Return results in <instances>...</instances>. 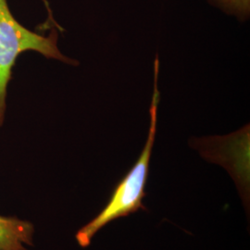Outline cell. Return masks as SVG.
<instances>
[{
  "mask_svg": "<svg viewBox=\"0 0 250 250\" xmlns=\"http://www.w3.org/2000/svg\"><path fill=\"white\" fill-rule=\"evenodd\" d=\"M57 28L47 36L37 34L21 24L9 9L8 0H0V127L5 123L8 87L19 56L35 51L47 59L67 64H77L64 56L58 47Z\"/></svg>",
  "mask_w": 250,
  "mask_h": 250,
  "instance_id": "obj_2",
  "label": "cell"
},
{
  "mask_svg": "<svg viewBox=\"0 0 250 250\" xmlns=\"http://www.w3.org/2000/svg\"><path fill=\"white\" fill-rule=\"evenodd\" d=\"M160 62L157 58L154 69V94L150 107V125L147 139L133 168L114 188L107 205L86 224L77 231L75 239L82 248H86L98 232L107 224L119 218L127 217L145 209L143 199L146 196V185L149 172V163L157 133L158 107L160 92L158 89Z\"/></svg>",
  "mask_w": 250,
  "mask_h": 250,
  "instance_id": "obj_1",
  "label": "cell"
},
{
  "mask_svg": "<svg viewBox=\"0 0 250 250\" xmlns=\"http://www.w3.org/2000/svg\"><path fill=\"white\" fill-rule=\"evenodd\" d=\"M239 138L236 145L232 149V135L228 137L229 148L226 149L222 143L221 138H210L214 146L208 139L199 140V144L196 147L206 159L212 162H218L225 167L230 172L240 194L242 202L248 213L250 212V150L245 147L250 146V131L244 129L239 131ZM249 148V147H248Z\"/></svg>",
  "mask_w": 250,
  "mask_h": 250,
  "instance_id": "obj_3",
  "label": "cell"
},
{
  "mask_svg": "<svg viewBox=\"0 0 250 250\" xmlns=\"http://www.w3.org/2000/svg\"><path fill=\"white\" fill-rule=\"evenodd\" d=\"M35 226L14 216L0 215V250H28L33 246Z\"/></svg>",
  "mask_w": 250,
  "mask_h": 250,
  "instance_id": "obj_4",
  "label": "cell"
},
{
  "mask_svg": "<svg viewBox=\"0 0 250 250\" xmlns=\"http://www.w3.org/2000/svg\"><path fill=\"white\" fill-rule=\"evenodd\" d=\"M225 12L234 15L240 20L249 18L250 0H208Z\"/></svg>",
  "mask_w": 250,
  "mask_h": 250,
  "instance_id": "obj_5",
  "label": "cell"
},
{
  "mask_svg": "<svg viewBox=\"0 0 250 250\" xmlns=\"http://www.w3.org/2000/svg\"><path fill=\"white\" fill-rule=\"evenodd\" d=\"M42 1L45 3V8L47 9V12H48V20H49V21H50V22H55V20H54L53 17H52L51 9L49 8V5H48L47 1H46V0H42Z\"/></svg>",
  "mask_w": 250,
  "mask_h": 250,
  "instance_id": "obj_6",
  "label": "cell"
}]
</instances>
